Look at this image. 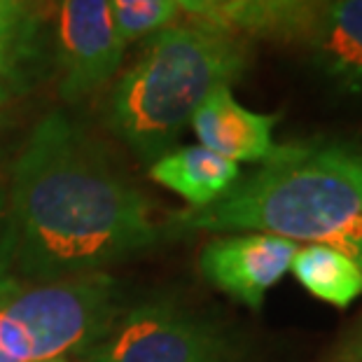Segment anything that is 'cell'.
<instances>
[{
    "label": "cell",
    "mask_w": 362,
    "mask_h": 362,
    "mask_svg": "<svg viewBox=\"0 0 362 362\" xmlns=\"http://www.w3.org/2000/svg\"><path fill=\"white\" fill-rule=\"evenodd\" d=\"M110 7L124 45L168 28L180 10L175 0H110Z\"/></svg>",
    "instance_id": "obj_14"
},
{
    "label": "cell",
    "mask_w": 362,
    "mask_h": 362,
    "mask_svg": "<svg viewBox=\"0 0 362 362\" xmlns=\"http://www.w3.org/2000/svg\"><path fill=\"white\" fill-rule=\"evenodd\" d=\"M89 362H236L222 327L168 304H145L112 322Z\"/></svg>",
    "instance_id": "obj_5"
},
{
    "label": "cell",
    "mask_w": 362,
    "mask_h": 362,
    "mask_svg": "<svg viewBox=\"0 0 362 362\" xmlns=\"http://www.w3.org/2000/svg\"><path fill=\"white\" fill-rule=\"evenodd\" d=\"M189 232H255L329 245L362 272V148L349 141L279 145L259 171L206 208L178 215Z\"/></svg>",
    "instance_id": "obj_2"
},
{
    "label": "cell",
    "mask_w": 362,
    "mask_h": 362,
    "mask_svg": "<svg viewBox=\"0 0 362 362\" xmlns=\"http://www.w3.org/2000/svg\"><path fill=\"white\" fill-rule=\"evenodd\" d=\"M281 3H283L285 7H288V10H290L292 14H297V17L306 24V28H311L315 12H318V10L313 7L315 0H281ZM306 33H309V30H306Z\"/></svg>",
    "instance_id": "obj_18"
},
{
    "label": "cell",
    "mask_w": 362,
    "mask_h": 362,
    "mask_svg": "<svg viewBox=\"0 0 362 362\" xmlns=\"http://www.w3.org/2000/svg\"><path fill=\"white\" fill-rule=\"evenodd\" d=\"M290 272L309 295L337 309H349L362 297L360 267L329 245L309 243L299 248L290 262Z\"/></svg>",
    "instance_id": "obj_12"
},
{
    "label": "cell",
    "mask_w": 362,
    "mask_h": 362,
    "mask_svg": "<svg viewBox=\"0 0 362 362\" xmlns=\"http://www.w3.org/2000/svg\"><path fill=\"white\" fill-rule=\"evenodd\" d=\"M279 115H262L243 107L232 94V87H218L192 115V127L206 150L229 161L272 159L279 150L274 143V127Z\"/></svg>",
    "instance_id": "obj_8"
},
{
    "label": "cell",
    "mask_w": 362,
    "mask_h": 362,
    "mask_svg": "<svg viewBox=\"0 0 362 362\" xmlns=\"http://www.w3.org/2000/svg\"><path fill=\"white\" fill-rule=\"evenodd\" d=\"M202 24L252 35H292L309 30L281 0H175Z\"/></svg>",
    "instance_id": "obj_11"
},
{
    "label": "cell",
    "mask_w": 362,
    "mask_h": 362,
    "mask_svg": "<svg viewBox=\"0 0 362 362\" xmlns=\"http://www.w3.org/2000/svg\"><path fill=\"white\" fill-rule=\"evenodd\" d=\"M150 178L189 202L192 208H206L225 197L241 173L234 161L215 155L204 145H187L152 161Z\"/></svg>",
    "instance_id": "obj_10"
},
{
    "label": "cell",
    "mask_w": 362,
    "mask_h": 362,
    "mask_svg": "<svg viewBox=\"0 0 362 362\" xmlns=\"http://www.w3.org/2000/svg\"><path fill=\"white\" fill-rule=\"evenodd\" d=\"M315 68L339 91L362 96V0H325L309 28Z\"/></svg>",
    "instance_id": "obj_9"
},
{
    "label": "cell",
    "mask_w": 362,
    "mask_h": 362,
    "mask_svg": "<svg viewBox=\"0 0 362 362\" xmlns=\"http://www.w3.org/2000/svg\"><path fill=\"white\" fill-rule=\"evenodd\" d=\"M12 264L33 281L96 274L157 241L150 204L66 115L33 129L5 202Z\"/></svg>",
    "instance_id": "obj_1"
},
{
    "label": "cell",
    "mask_w": 362,
    "mask_h": 362,
    "mask_svg": "<svg viewBox=\"0 0 362 362\" xmlns=\"http://www.w3.org/2000/svg\"><path fill=\"white\" fill-rule=\"evenodd\" d=\"M250 64L241 35L194 24L168 26L148 40L141 57L107 98V127L145 161L173 150L185 124L218 87H232Z\"/></svg>",
    "instance_id": "obj_3"
},
{
    "label": "cell",
    "mask_w": 362,
    "mask_h": 362,
    "mask_svg": "<svg viewBox=\"0 0 362 362\" xmlns=\"http://www.w3.org/2000/svg\"><path fill=\"white\" fill-rule=\"evenodd\" d=\"M33 14V0H0V28Z\"/></svg>",
    "instance_id": "obj_17"
},
{
    "label": "cell",
    "mask_w": 362,
    "mask_h": 362,
    "mask_svg": "<svg viewBox=\"0 0 362 362\" xmlns=\"http://www.w3.org/2000/svg\"><path fill=\"white\" fill-rule=\"evenodd\" d=\"M124 54L110 0H59L61 96L80 101L117 73Z\"/></svg>",
    "instance_id": "obj_6"
},
{
    "label": "cell",
    "mask_w": 362,
    "mask_h": 362,
    "mask_svg": "<svg viewBox=\"0 0 362 362\" xmlns=\"http://www.w3.org/2000/svg\"><path fill=\"white\" fill-rule=\"evenodd\" d=\"M315 3H325V0H315Z\"/></svg>",
    "instance_id": "obj_21"
},
{
    "label": "cell",
    "mask_w": 362,
    "mask_h": 362,
    "mask_svg": "<svg viewBox=\"0 0 362 362\" xmlns=\"http://www.w3.org/2000/svg\"><path fill=\"white\" fill-rule=\"evenodd\" d=\"M42 362H71V360H42Z\"/></svg>",
    "instance_id": "obj_20"
},
{
    "label": "cell",
    "mask_w": 362,
    "mask_h": 362,
    "mask_svg": "<svg viewBox=\"0 0 362 362\" xmlns=\"http://www.w3.org/2000/svg\"><path fill=\"white\" fill-rule=\"evenodd\" d=\"M0 306L24 327L30 362L91 353L117 320L115 281L101 272L19 285Z\"/></svg>",
    "instance_id": "obj_4"
},
{
    "label": "cell",
    "mask_w": 362,
    "mask_h": 362,
    "mask_svg": "<svg viewBox=\"0 0 362 362\" xmlns=\"http://www.w3.org/2000/svg\"><path fill=\"white\" fill-rule=\"evenodd\" d=\"M37 61V17L0 28V107L28 89Z\"/></svg>",
    "instance_id": "obj_13"
},
{
    "label": "cell",
    "mask_w": 362,
    "mask_h": 362,
    "mask_svg": "<svg viewBox=\"0 0 362 362\" xmlns=\"http://www.w3.org/2000/svg\"><path fill=\"white\" fill-rule=\"evenodd\" d=\"M12 245L10 234H7V213H5V199L0 197V302H5L14 290L19 288L17 276L12 274Z\"/></svg>",
    "instance_id": "obj_16"
},
{
    "label": "cell",
    "mask_w": 362,
    "mask_h": 362,
    "mask_svg": "<svg viewBox=\"0 0 362 362\" xmlns=\"http://www.w3.org/2000/svg\"><path fill=\"white\" fill-rule=\"evenodd\" d=\"M297 250L295 241L269 234L222 236L204 245L199 269L220 292L257 311L267 292L290 272Z\"/></svg>",
    "instance_id": "obj_7"
},
{
    "label": "cell",
    "mask_w": 362,
    "mask_h": 362,
    "mask_svg": "<svg viewBox=\"0 0 362 362\" xmlns=\"http://www.w3.org/2000/svg\"><path fill=\"white\" fill-rule=\"evenodd\" d=\"M334 362H362V329L339 349Z\"/></svg>",
    "instance_id": "obj_19"
},
{
    "label": "cell",
    "mask_w": 362,
    "mask_h": 362,
    "mask_svg": "<svg viewBox=\"0 0 362 362\" xmlns=\"http://www.w3.org/2000/svg\"><path fill=\"white\" fill-rule=\"evenodd\" d=\"M0 362H30V344L12 315H7L0 306Z\"/></svg>",
    "instance_id": "obj_15"
}]
</instances>
